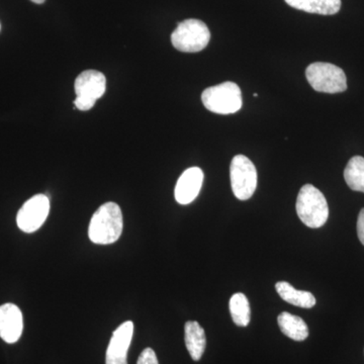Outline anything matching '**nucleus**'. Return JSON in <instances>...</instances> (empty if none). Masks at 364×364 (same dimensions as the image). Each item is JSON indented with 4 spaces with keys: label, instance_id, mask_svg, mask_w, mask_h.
I'll list each match as a JSON object with an SVG mask.
<instances>
[{
    "label": "nucleus",
    "instance_id": "nucleus-2",
    "mask_svg": "<svg viewBox=\"0 0 364 364\" xmlns=\"http://www.w3.org/2000/svg\"><path fill=\"white\" fill-rule=\"evenodd\" d=\"M296 213L306 227L318 229L327 222L329 207L324 195L318 188L312 184H306L299 193Z\"/></svg>",
    "mask_w": 364,
    "mask_h": 364
},
{
    "label": "nucleus",
    "instance_id": "nucleus-1",
    "mask_svg": "<svg viewBox=\"0 0 364 364\" xmlns=\"http://www.w3.org/2000/svg\"><path fill=\"white\" fill-rule=\"evenodd\" d=\"M123 214L116 203L100 205L91 218L88 236L93 243L100 245L114 243L123 233Z\"/></svg>",
    "mask_w": 364,
    "mask_h": 364
},
{
    "label": "nucleus",
    "instance_id": "nucleus-19",
    "mask_svg": "<svg viewBox=\"0 0 364 364\" xmlns=\"http://www.w3.org/2000/svg\"><path fill=\"white\" fill-rule=\"evenodd\" d=\"M358 235L359 240L364 246V208L360 210L358 220Z\"/></svg>",
    "mask_w": 364,
    "mask_h": 364
},
{
    "label": "nucleus",
    "instance_id": "nucleus-9",
    "mask_svg": "<svg viewBox=\"0 0 364 364\" xmlns=\"http://www.w3.org/2000/svg\"><path fill=\"white\" fill-rule=\"evenodd\" d=\"M134 324L127 321L112 333L105 354V364H128V351L133 339Z\"/></svg>",
    "mask_w": 364,
    "mask_h": 364
},
{
    "label": "nucleus",
    "instance_id": "nucleus-4",
    "mask_svg": "<svg viewBox=\"0 0 364 364\" xmlns=\"http://www.w3.org/2000/svg\"><path fill=\"white\" fill-rule=\"evenodd\" d=\"M210 40V32L208 26L195 18L181 21L171 35L173 47L184 53L202 51Z\"/></svg>",
    "mask_w": 364,
    "mask_h": 364
},
{
    "label": "nucleus",
    "instance_id": "nucleus-12",
    "mask_svg": "<svg viewBox=\"0 0 364 364\" xmlns=\"http://www.w3.org/2000/svg\"><path fill=\"white\" fill-rule=\"evenodd\" d=\"M184 338H186V348L191 354V358L195 361L203 358L205 350L207 339H205V330L202 326L196 321H188L184 326Z\"/></svg>",
    "mask_w": 364,
    "mask_h": 364
},
{
    "label": "nucleus",
    "instance_id": "nucleus-15",
    "mask_svg": "<svg viewBox=\"0 0 364 364\" xmlns=\"http://www.w3.org/2000/svg\"><path fill=\"white\" fill-rule=\"evenodd\" d=\"M282 332L294 341H304L309 337V328L303 318L284 312L277 318Z\"/></svg>",
    "mask_w": 364,
    "mask_h": 364
},
{
    "label": "nucleus",
    "instance_id": "nucleus-17",
    "mask_svg": "<svg viewBox=\"0 0 364 364\" xmlns=\"http://www.w3.org/2000/svg\"><path fill=\"white\" fill-rule=\"evenodd\" d=\"M230 313L233 322L240 327H246L250 323L251 310L245 294H235L230 299Z\"/></svg>",
    "mask_w": 364,
    "mask_h": 364
},
{
    "label": "nucleus",
    "instance_id": "nucleus-14",
    "mask_svg": "<svg viewBox=\"0 0 364 364\" xmlns=\"http://www.w3.org/2000/svg\"><path fill=\"white\" fill-rule=\"evenodd\" d=\"M275 289L284 301L299 308L311 309L317 303L315 296L310 291H299L289 282H277Z\"/></svg>",
    "mask_w": 364,
    "mask_h": 364
},
{
    "label": "nucleus",
    "instance_id": "nucleus-5",
    "mask_svg": "<svg viewBox=\"0 0 364 364\" xmlns=\"http://www.w3.org/2000/svg\"><path fill=\"white\" fill-rule=\"evenodd\" d=\"M306 76L310 85L318 92L339 93L347 90L346 75L334 64L316 62L306 68Z\"/></svg>",
    "mask_w": 364,
    "mask_h": 364
},
{
    "label": "nucleus",
    "instance_id": "nucleus-3",
    "mask_svg": "<svg viewBox=\"0 0 364 364\" xmlns=\"http://www.w3.org/2000/svg\"><path fill=\"white\" fill-rule=\"evenodd\" d=\"M202 100L205 109L219 114H235L243 105L240 87L231 81L208 87L203 92Z\"/></svg>",
    "mask_w": 364,
    "mask_h": 364
},
{
    "label": "nucleus",
    "instance_id": "nucleus-16",
    "mask_svg": "<svg viewBox=\"0 0 364 364\" xmlns=\"http://www.w3.org/2000/svg\"><path fill=\"white\" fill-rule=\"evenodd\" d=\"M344 178L352 191L364 193V158L354 156L344 170Z\"/></svg>",
    "mask_w": 364,
    "mask_h": 364
},
{
    "label": "nucleus",
    "instance_id": "nucleus-11",
    "mask_svg": "<svg viewBox=\"0 0 364 364\" xmlns=\"http://www.w3.org/2000/svg\"><path fill=\"white\" fill-rule=\"evenodd\" d=\"M203 182V170L198 167L186 169L179 177L176 186V202L181 205H188L198 198Z\"/></svg>",
    "mask_w": 364,
    "mask_h": 364
},
{
    "label": "nucleus",
    "instance_id": "nucleus-6",
    "mask_svg": "<svg viewBox=\"0 0 364 364\" xmlns=\"http://www.w3.org/2000/svg\"><path fill=\"white\" fill-rule=\"evenodd\" d=\"M76 98L74 100L79 111H90L95 102L105 95L107 90V79L102 72L97 70L83 71L75 80Z\"/></svg>",
    "mask_w": 364,
    "mask_h": 364
},
{
    "label": "nucleus",
    "instance_id": "nucleus-13",
    "mask_svg": "<svg viewBox=\"0 0 364 364\" xmlns=\"http://www.w3.org/2000/svg\"><path fill=\"white\" fill-rule=\"evenodd\" d=\"M289 6L306 13L333 16L341 9V0H284Z\"/></svg>",
    "mask_w": 364,
    "mask_h": 364
},
{
    "label": "nucleus",
    "instance_id": "nucleus-7",
    "mask_svg": "<svg viewBox=\"0 0 364 364\" xmlns=\"http://www.w3.org/2000/svg\"><path fill=\"white\" fill-rule=\"evenodd\" d=\"M232 191L238 200H247L257 188V170L255 165L244 155L233 158L230 166Z\"/></svg>",
    "mask_w": 364,
    "mask_h": 364
},
{
    "label": "nucleus",
    "instance_id": "nucleus-18",
    "mask_svg": "<svg viewBox=\"0 0 364 364\" xmlns=\"http://www.w3.org/2000/svg\"><path fill=\"white\" fill-rule=\"evenodd\" d=\"M136 364H159V363L155 351L152 348H146L139 356Z\"/></svg>",
    "mask_w": 364,
    "mask_h": 364
},
{
    "label": "nucleus",
    "instance_id": "nucleus-20",
    "mask_svg": "<svg viewBox=\"0 0 364 364\" xmlns=\"http://www.w3.org/2000/svg\"><path fill=\"white\" fill-rule=\"evenodd\" d=\"M31 1L35 2L37 4H44L45 0H31Z\"/></svg>",
    "mask_w": 364,
    "mask_h": 364
},
{
    "label": "nucleus",
    "instance_id": "nucleus-8",
    "mask_svg": "<svg viewBox=\"0 0 364 364\" xmlns=\"http://www.w3.org/2000/svg\"><path fill=\"white\" fill-rule=\"evenodd\" d=\"M50 213L47 196L36 195L23 203L16 215V224L25 233H33L43 226Z\"/></svg>",
    "mask_w": 364,
    "mask_h": 364
},
{
    "label": "nucleus",
    "instance_id": "nucleus-10",
    "mask_svg": "<svg viewBox=\"0 0 364 364\" xmlns=\"http://www.w3.org/2000/svg\"><path fill=\"white\" fill-rule=\"evenodd\" d=\"M23 314L18 306L4 304L0 306V337L6 343L18 341L23 334Z\"/></svg>",
    "mask_w": 364,
    "mask_h": 364
}]
</instances>
